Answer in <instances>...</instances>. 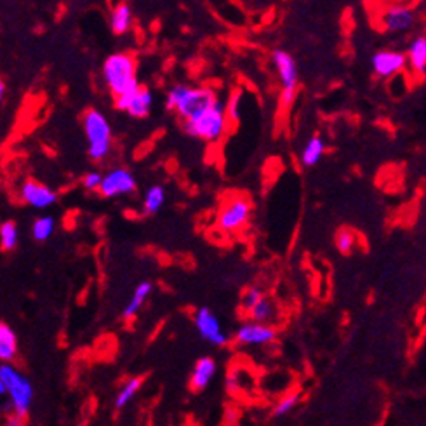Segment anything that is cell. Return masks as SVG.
<instances>
[{"mask_svg": "<svg viewBox=\"0 0 426 426\" xmlns=\"http://www.w3.org/2000/svg\"><path fill=\"white\" fill-rule=\"evenodd\" d=\"M218 100V94L213 89L206 87H190V86H174L167 93L165 98V107L167 110L176 112L183 122L192 121L199 114H202L206 108H209Z\"/></svg>", "mask_w": 426, "mask_h": 426, "instance_id": "obj_1", "label": "cell"}, {"mask_svg": "<svg viewBox=\"0 0 426 426\" xmlns=\"http://www.w3.org/2000/svg\"><path fill=\"white\" fill-rule=\"evenodd\" d=\"M227 105L218 98L202 114L193 117L192 121L185 122V131L186 135L193 136V138L204 139L207 143H216L227 132Z\"/></svg>", "mask_w": 426, "mask_h": 426, "instance_id": "obj_2", "label": "cell"}, {"mask_svg": "<svg viewBox=\"0 0 426 426\" xmlns=\"http://www.w3.org/2000/svg\"><path fill=\"white\" fill-rule=\"evenodd\" d=\"M103 77L108 89L112 91L115 98L124 96V94L131 93L139 86L138 77H136L135 58L131 54H125V52L112 54L105 61Z\"/></svg>", "mask_w": 426, "mask_h": 426, "instance_id": "obj_3", "label": "cell"}, {"mask_svg": "<svg viewBox=\"0 0 426 426\" xmlns=\"http://www.w3.org/2000/svg\"><path fill=\"white\" fill-rule=\"evenodd\" d=\"M0 381L6 388V395H9L10 409H13L10 413L26 418L31 407V400H33V386L30 379L24 378L14 365L2 364L0 365Z\"/></svg>", "mask_w": 426, "mask_h": 426, "instance_id": "obj_4", "label": "cell"}, {"mask_svg": "<svg viewBox=\"0 0 426 426\" xmlns=\"http://www.w3.org/2000/svg\"><path fill=\"white\" fill-rule=\"evenodd\" d=\"M84 131L89 142V155L93 160H103L112 150V128L107 117L98 110L84 115Z\"/></svg>", "mask_w": 426, "mask_h": 426, "instance_id": "obj_5", "label": "cell"}, {"mask_svg": "<svg viewBox=\"0 0 426 426\" xmlns=\"http://www.w3.org/2000/svg\"><path fill=\"white\" fill-rule=\"evenodd\" d=\"M252 206L249 199L242 195L230 197L221 207L220 214H218V225L223 231H238L248 225L249 218H251Z\"/></svg>", "mask_w": 426, "mask_h": 426, "instance_id": "obj_6", "label": "cell"}, {"mask_svg": "<svg viewBox=\"0 0 426 426\" xmlns=\"http://www.w3.org/2000/svg\"><path fill=\"white\" fill-rule=\"evenodd\" d=\"M115 107L119 110L128 112L131 117L144 119L148 117L151 107H153V94L146 86H138L131 93L115 98Z\"/></svg>", "mask_w": 426, "mask_h": 426, "instance_id": "obj_7", "label": "cell"}, {"mask_svg": "<svg viewBox=\"0 0 426 426\" xmlns=\"http://www.w3.org/2000/svg\"><path fill=\"white\" fill-rule=\"evenodd\" d=\"M136 190V179L128 169H114L103 178L100 186L101 195L112 199V197H121L132 193Z\"/></svg>", "mask_w": 426, "mask_h": 426, "instance_id": "obj_8", "label": "cell"}, {"mask_svg": "<svg viewBox=\"0 0 426 426\" xmlns=\"http://www.w3.org/2000/svg\"><path fill=\"white\" fill-rule=\"evenodd\" d=\"M195 326L200 336L206 341H209V343L216 344V347H223V344L228 343V336L221 329L220 320H218V317L209 308L197 310Z\"/></svg>", "mask_w": 426, "mask_h": 426, "instance_id": "obj_9", "label": "cell"}, {"mask_svg": "<svg viewBox=\"0 0 426 426\" xmlns=\"http://www.w3.org/2000/svg\"><path fill=\"white\" fill-rule=\"evenodd\" d=\"M272 61L275 65L277 72H279L280 82H282V93L298 94V66H296L294 58L289 52L277 51L272 52Z\"/></svg>", "mask_w": 426, "mask_h": 426, "instance_id": "obj_10", "label": "cell"}, {"mask_svg": "<svg viewBox=\"0 0 426 426\" xmlns=\"http://www.w3.org/2000/svg\"><path fill=\"white\" fill-rule=\"evenodd\" d=\"M277 333L273 327L266 326V324H256L249 322L244 324L235 334V340L241 344H248V347H258V344L272 343L275 340Z\"/></svg>", "mask_w": 426, "mask_h": 426, "instance_id": "obj_11", "label": "cell"}, {"mask_svg": "<svg viewBox=\"0 0 426 426\" xmlns=\"http://www.w3.org/2000/svg\"><path fill=\"white\" fill-rule=\"evenodd\" d=\"M21 199L35 209H45L58 200L56 193L49 186L37 181H26L21 188Z\"/></svg>", "mask_w": 426, "mask_h": 426, "instance_id": "obj_12", "label": "cell"}, {"mask_svg": "<svg viewBox=\"0 0 426 426\" xmlns=\"http://www.w3.org/2000/svg\"><path fill=\"white\" fill-rule=\"evenodd\" d=\"M381 24L386 31H406L413 26V9L404 6H392L381 14Z\"/></svg>", "mask_w": 426, "mask_h": 426, "instance_id": "obj_13", "label": "cell"}, {"mask_svg": "<svg viewBox=\"0 0 426 426\" xmlns=\"http://www.w3.org/2000/svg\"><path fill=\"white\" fill-rule=\"evenodd\" d=\"M407 59L402 52L397 51H381L372 58V68L379 77H392L395 73L402 72Z\"/></svg>", "mask_w": 426, "mask_h": 426, "instance_id": "obj_14", "label": "cell"}, {"mask_svg": "<svg viewBox=\"0 0 426 426\" xmlns=\"http://www.w3.org/2000/svg\"><path fill=\"white\" fill-rule=\"evenodd\" d=\"M216 374V362L211 357L200 358L195 364L192 372V379H190V386H192L193 392H202L209 386L211 379Z\"/></svg>", "mask_w": 426, "mask_h": 426, "instance_id": "obj_15", "label": "cell"}, {"mask_svg": "<svg viewBox=\"0 0 426 426\" xmlns=\"http://www.w3.org/2000/svg\"><path fill=\"white\" fill-rule=\"evenodd\" d=\"M17 355V337L7 324L0 322V362L10 364Z\"/></svg>", "mask_w": 426, "mask_h": 426, "instance_id": "obj_16", "label": "cell"}, {"mask_svg": "<svg viewBox=\"0 0 426 426\" xmlns=\"http://www.w3.org/2000/svg\"><path fill=\"white\" fill-rule=\"evenodd\" d=\"M131 24H132V10L128 3H121V6H117L114 10H112L110 26L115 35L128 33Z\"/></svg>", "mask_w": 426, "mask_h": 426, "instance_id": "obj_17", "label": "cell"}, {"mask_svg": "<svg viewBox=\"0 0 426 426\" xmlns=\"http://www.w3.org/2000/svg\"><path fill=\"white\" fill-rule=\"evenodd\" d=\"M406 59H409L411 68L416 73H425L426 70V38L425 37H416L409 45V56Z\"/></svg>", "mask_w": 426, "mask_h": 426, "instance_id": "obj_18", "label": "cell"}, {"mask_svg": "<svg viewBox=\"0 0 426 426\" xmlns=\"http://www.w3.org/2000/svg\"><path fill=\"white\" fill-rule=\"evenodd\" d=\"M324 150H326V144H324L322 138H320V136H313L312 139H308L305 150H303L301 164L306 165V167L317 165L320 162V158H322Z\"/></svg>", "mask_w": 426, "mask_h": 426, "instance_id": "obj_19", "label": "cell"}, {"mask_svg": "<svg viewBox=\"0 0 426 426\" xmlns=\"http://www.w3.org/2000/svg\"><path fill=\"white\" fill-rule=\"evenodd\" d=\"M151 292V284L150 282H142L136 287L135 294H132L131 301H129V305L125 306L124 310V319H132V317L136 315V313L142 310V306L144 305V301H146V298L150 296Z\"/></svg>", "mask_w": 426, "mask_h": 426, "instance_id": "obj_20", "label": "cell"}, {"mask_svg": "<svg viewBox=\"0 0 426 426\" xmlns=\"http://www.w3.org/2000/svg\"><path fill=\"white\" fill-rule=\"evenodd\" d=\"M248 315L251 317L256 324H266L268 320H272L273 317H275V305H273L272 299L263 296L258 305H254L249 310Z\"/></svg>", "mask_w": 426, "mask_h": 426, "instance_id": "obj_21", "label": "cell"}, {"mask_svg": "<svg viewBox=\"0 0 426 426\" xmlns=\"http://www.w3.org/2000/svg\"><path fill=\"white\" fill-rule=\"evenodd\" d=\"M142 385H143V378L129 379V381L125 383L124 386H122L121 392L117 393V399H115V407H117V409H122V407L128 406V404L131 402L132 399H135V395L138 393V390L142 388Z\"/></svg>", "mask_w": 426, "mask_h": 426, "instance_id": "obj_22", "label": "cell"}, {"mask_svg": "<svg viewBox=\"0 0 426 426\" xmlns=\"http://www.w3.org/2000/svg\"><path fill=\"white\" fill-rule=\"evenodd\" d=\"M164 202H165L164 188H162V186H158V185H155V186H151V188L146 192L143 207L148 214H153V213H157V211L160 209L162 206H164Z\"/></svg>", "mask_w": 426, "mask_h": 426, "instance_id": "obj_23", "label": "cell"}, {"mask_svg": "<svg viewBox=\"0 0 426 426\" xmlns=\"http://www.w3.org/2000/svg\"><path fill=\"white\" fill-rule=\"evenodd\" d=\"M17 244V227L13 221H7L0 227V245L3 251H10Z\"/></svg>", "mask_w": 426, "mask_h": 426, "instance_id": "obj_24", "label": "cell"}, {"mask_svg": "<svg viewBox=\"0 0 426 426\" xmlns=\"http://www.w3.org/2000/svg\"><path fill=\"white\" fill-rule=\"evenodd\" d=\"M336 245L343 254H350L357 245V234L350 228H341L336 234Z\"/></svg>", "mask_w": 426, "mask_h": 426, "instance_id": "obj_25", "label": "cell"}, {"mask_svg": "<svg viewBox=\"0 0 426 426\" xmlns=\"http://www.w3.org/2000/svg\"><path fill=\"white\" fill-rule=\"evenodd\" d=\"M31 231H33L35 241L38 242L47 241V238L52 235V231H54V220L49 216L38 218V220L33 223V230Z\"/></svg>", "mask_w": 426, "mask_h": 426, "instance_id": "obj_26", "label": "cell"}, {"mask_svg": "<svg viewBox=\"0 0 426 426\" xmlns=\"http://www.w3.org/2000/svg\"><path fill=\"white\" fill-rule=\"evenodd\" d=\"M263 296H265V294H263V292H261V289L249 287L248 291L244 292V296H242V308H244V312L248 313L249 310L252 308V306L258 305L259 299H261Z\"/></svg>", "mask_w": 426, "mask_h": 426, "instance_id": "obj_27", "label": "cell"}, {"mask_svg": "<svg viewBox=\"0 0 426 426\" xmlns=\"http://www.w3.org/2000/svg\"><path fill=\"white\" fill-rule=\"evenodd\" d=\"M298 400H299L298 393H291V395L284 397L280 402H277L275 409H273V414H275V416H285V414L291 413V411L294 409V406L298 404Z\"/></svg>", "mask_w": 426, "mask_h": 426, "instance_id": "obj_28", "label": "cell"}, {"mask_svg": "<svg viewBox=\"0 0 426 426\" xmlns=\"http://www.w3.org/2000/svg\"><path fill=\"white\" fill-rule=\"evenodd\" d=\"M241 101H242V93H234L231 98L228 100V107H227V117H230L231 121H238L241 119Z\"/></svg>", "mask_w": 426, "mask_h": 426, "instance_id": "obj_29", "label": "cell"}, {"mask_svg": "<svg viewBox=\"0 0 426 426\" xmlns=\"http://www.w3.org/2000/svg\"><path fill=\"white\" fill-rule=\"evenodd\" d=\"M101 181H103V176L100 172H89L84 178V188L89 190V192H96V190H100Z\"/></svg>", "mask_w": 426, "mask_h": 426, "instance_id": "obj_30", "label": "cell"}, {"mask_svg": "<svg viewBox=\"0 0 426 426\" xmlns=\"http://www.w3.org/2000/svg\"><path fill=\"white\" fill-rule=\"evenodd\" d=\"M3 426H26V418L16 413H9L3 421Z\"/></svg>", "mask_w": 426, "mask_h": 426, "instance_id": "obj_31", "label": "cell"}, {"mask_svg": "<svg viewBox=\"0 0 426 426\" xmlns=\"http://www.w3.org/2000/svg\"><path fill=\"white\" fill-rule=\"evenodd\" d=\"M3 94H6V84H3L2 80H0V105H2Z\"/></svg>", "mask_w": 426, "mask_h": 426, "instance_id": "obj_32", "label": "cell"}, {"mask_svg": "<svg viewBox=\"0 0 426 426\" xmlns=\"http://www.w3.org/2000/svg\"><path fill=\"white\" fill-rule=\"evenodd\" d=\"M6 395V388H3V385H2V381H0V399H2V397Z\"/></svg>", "mask_w": 426, "mask_h": 426, "instance_id": "obj_33", "label": "cell"}]
</instances>
